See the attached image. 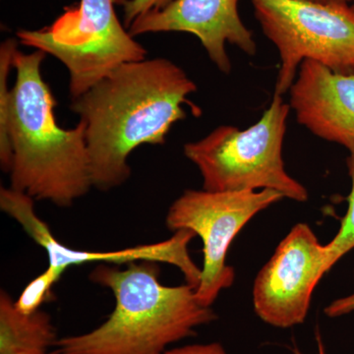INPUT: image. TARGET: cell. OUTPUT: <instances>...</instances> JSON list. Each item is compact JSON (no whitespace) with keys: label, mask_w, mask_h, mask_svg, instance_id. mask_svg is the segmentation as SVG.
<instances>
[{"label":"cell","mask_w":354,"mask_h":354,"mask_svg":"<svg viewBox=\"0 0 354 354\" xmlns=\"http://www.w3.org/2000/svg\"><path fill=\"white\" fill-rule=\"evenodd\" d=\"M311 1L321 2V3H324V2L329 1V0H311Z\"/></svg>","instance_id":"44dd1931"},{"label":"cell","mask_w":354,"mask_h":354,"mask_svg":"<svg viewBox=\"0 0 354 354\" xmlns=\"http://www.w3.org/2000/svg\"><path fill=\"white\" fill-rule=\"evenodd\" d=\"M127 0H80L53 24L16 32L20 44L53 55L69 72L72 99L80 97L113 70L146 59V48L118 19L116 4Z\"/></svg>","instance_id":"5b68a950"},{"label":"cell","mask_w":354,"mask_h":354,"mask_svg":"<svg viewBox=\"0 0 354 354\" xmlns=\"http://www.w3.org/2000/svg\"><path fill=\"white\" fill-rule=\"evenodd\" d=\"M0 209L17 221L30 239L46 251L48 266L44 274L57 285L65 272L74 266L86 264L127 265L141 261L172 265L183 272L186 283L197 288L202 269L189 254V243L196 234L191 230H177L171 239L157 243L142 244L114 251L78 250L65 245L51 232L37 214L35 200L12 188L0 189Z\"/></svg>","instance_id":"9c48e42d"},{"label":"cell","mask_w":354,"mask_h":354,"mask_svg":"<svg viewBox=\"0 0 354 354\" xmlns=\"http://www.w3.org/2000/svg\"><path fill=\"white\" fill-rule=\"evenodd\" d=\"M127 30L132 37L167 32L194 35L225 74L232 71L227 44L250 57L257 53L252 32L239 16V0H174L164 9L140 16Z\"/></svg>","instance_id":"30bf717a"},{"label":"cell","mask_w":354,"mask_h":354,"mask_svg":"<svg viewBox=\"0 0 354 354\" xmlns=\"http://www.w3.org/2000/svg\"><path fill=\"white\" fill-rule=\"evenodd\" d=\"M346 164H348V174L351 179V194L348 198V208L346 216L342 218L339 232L329 243L324 245L326 251V270H327V272L344 255L354 249V149L349 151Z\"/></svg>","instance_id":"4fadbf2b"},{"label":"cell","mask_w":354,"mask_h":354,"mask_svg":"<svg viewBox=\"0 0 354 354\" xmlns=\"http://www.w3.org/2000/svg\"><path fill=\"white\" fill-rule=\"evenodd\" d=\"M285 198L278 191L213 192L184 191L169 207L165 225L171 232L187 230L203 242L201 279L197 300L211 307L221 290L234 285L235 272L227 264L230 244L247 223L263 209Z\"/></svg>","instance_id":"52a82bcc"},{"label":"cell","mask_w":354,"mask_h":354,"mask_svg":"<svg viewBox=\"0 0 354 354\" xmlns=\"http://www.w3.org/2000/svg\"><path fill=\"white\" fill-rule=\"evenodd\" d=\"M318 351L319 354H326L325 349H324L322 342H321L320 337H318Z\"/></svg>","instance_id":"d6986e66"},{"label":"cell","mask_w":354,"mask_h":354,"mask_svg":"<svg viewBox=\"0 0 354 354\" xmlns=\"http://www.w3.org/2000/svg\"><path fill=\"white\" fill-rule=\"evenodd\" d=\"M174 0H127L123 3V24L128 29L140 16L160 10Z\"/></svg>","instance_id":"9a60e30c"},{"label":"cell","mask_w":354,"mask_h":354,"mask_svg":"<svg viewBox=\"0 0 354 354\" xmlns=\"http://www.w3.org/2000/svg\"><path fill=\"white\" fill-rule=\"evenodd\" d=\"M46 57L41 50H18L14 57L16 81L7 122L10 188L67 208L93 188L86 127L82 121L71 129L58 124L57 101L41 76Z\"/></svg>","instance_id":"7a4b0ae2"},{"label":"cell","mask_w":354,"mask_h":354,"mask_svg":"<svg viewBox=\"0 0 354 354\" xmlns=\"http://www.w3.org/2000/svg\"><path fill=\"white\" fill-rule=\"evenodd\" d=\"M354 312V292L348 297L335 299L325 308V314L330 318L348 315Z\"/></svg>","instance_id":"ac0fdd59"},{"label":"cell","mask_w":354,"mask_h":354,"mask_svg":"<svg viewBox=\"0 0 354 354\" xmlns=\"http://www.w3.org/2000/svg\"><path fill=\"white\" fill-rule=\"evenodd\" d=\"M99 264L91 281L109 288L114 308L99 327L58 339L60 354H165L216 319L197 300L192 286H165L158 263Z\"/></svg>","instance_id":"3957f363"},{"label":"cell","mask_w":354,"mask_h":354,"mask_svg":"<svg viewBox=\"0 0 354 354\" xmlns=\"http://www.w3.org/2000/svg\"><path fill=\"white\" fill-rule=\"evenodd\" d=\"M55 285L41 272L30 281L15 302L16 308L25 314H31L41 310L46 302L53 298Z\"/></svg>","instance_id":"5bb4252c"},{"label":"cell","mask_w":354,"mask_h":354,"mask_svg":"<svg viewBox=\"0 0 354 354\" xmlns=\"http://www.w3.org/2000/svg\"><path fill=\"white\" fill-rule=\"evenodd\" d=\"M346 1L354 9V0H346Z\"/></svg>","instance_id":"ffe728a7"},{"label":"cell","mask_w":354,"mask_h":354,"mask_svg":"<svg viewBox=\"0 0 354 354\" xmlns=\"http://www.w3.org/2000/svg\"><path fill=\"white\" fill-rule=\"evenodd\" d=\"M0 354H60L57 348L39 342H1Z\"/></svg>","instance_id":"2e32d148"},{"label":"cell","mask_w":354,"mask_h":354,"mask_svg":"<svg viewBox=\"0 0 354 354\" xmlns=\"http://www.w3.org/2000/svg\"><path fill=\"white\" fill-rule=\"evenodd\" d=\"M297 122L319 138L354 149V72L305 59L290 88Z\"/></svg>","instance_id":"8fae6325"},{"label":"cell","mask_w":354,"mask_h":354,"mask_svg":"<svg viewBox=\"0 0 354 354\" xmlns=\"http://www.w3.org/2000/svg\"><path fill=\"white\" fill-rule=\"evenodd\" d=\"M197 91L167 58L128 62L113 70L70 109L86 127L93 187L109 191L131 176L128 158L142 145H162L172 125L186 118L183 104Z\"/></svg>","instance_id":"6da1fadb"},{"label":"cell","mask_w":354,"mask_h":354,"mask_svg":"<svg viewBox=\"0 0 354 354\" xmlns=\"http://www.w3.org/2000/svg\"><path fill=\"white\" fill-rule=\"evenodd\" d=\"M165 354H227L218 342L206 344H188L180 348H169Z\"/></svg>","instance_id":"e0dca14e"},{"label":"cell","mask_w":354,"mask_h":354,"mask_svg":"<svg viewBox=\"0 0 354 354\" xmlns=\"http://www.w3.org/2000/svg\"><path fill=\"white\" fill-rule=\"evenodd\" d=\"M18 39H7L0 46V164L6 174H9L11 165V150L7 138L11 97L8 79L11 70L14 68V57L18 50Z\"/></svg>","instance_id":"7c38bea8"},{"label":"cell","mask_w":354,"mask_h":354,"mask_svg":"<svg viewBox=\"0 0 354 354\" xmlns=\"http://www.w3.org/2000/svg\"><path fill=\"white\" fill-rule=\"evenodd\" d=\"M326 274L324 245L307 223H297L256 277V314L274 327L300 325L308 314L313 291Z\"/></svg>","instance_id":"ba28073f"},{"label":"cell","mask_w":354,"mask_h":354,"mask_svg":"<svg viewBox=\"0 0 354 354\" xmlns=\"http://www.w3.org/2000/svg\"><path fill=\"white\" fill-rule=\"evenodd\" d=\"M290 104L274 94L258 122L241 130L221 125L204 138L184 145V155L199 169L203 189L213 192L278 191L306 202L308 192L286 171L283 140Z\"/></svg>","instance_id":"277c9868"},{"label":"cell","mask_w":354,"mask_h":354,"mask_svg":"<svg viewBox=\"0 0 354 354\" xmlns=\"http://www.w3.org/2000/svg\"><path fill=\"white\" fill-rule=\"evenodd\" d=\"M281 64L274 94L290 91L305 59L341 73L354 72V9L346 0H250Z\"/></svg>","instance_id":"8992f818"}]
</instances>
